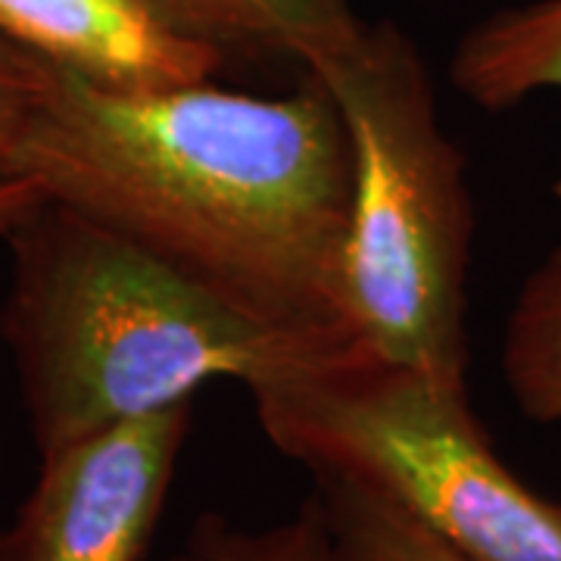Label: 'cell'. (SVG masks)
<instances>
[{"label":"cell","instance_id":"obj_7","mask_svg":"<svg viewBox=\"0 0 561 561\" xmlns=\"http://www.w3.org/2000/svg\"><path fill=\"white\" fill-rule=\"evenodd\" d=\"M179 35L225 60H290L302 72L359 35L353 0H144Z\"/></svg>","mask_w":561,"mask_h":561},{"label":"cell","instance_id":"obj_10","mask_svg":"<svg viewBox=\"0 0 561 561\" xmlns=\"http://www.w3.org/2000/svg\"><path fill=\"white\" fill-rule=\"evenodd\" d=\"M160 561H346L316 496L275 524H238L206 512Z\"/></svg>","mask_w":561,"mask_h":561},{"label":"cell","instance_id":"obj_6","mask_svg":"<svg viewBox=\"0 0 561 561\" xmlns=\"http://www.w3.org/2000/svg\"><path fill=\"white\" fill-rule=\"evenodd\" d=\"M0 35L122 94L213 81L228 62L179 35L144 0H0Z\"/></svg>","mask_w":561,"mask_h":561},{"label":"cell","instance_id":"obj_11","mask_svg":"<svg viewBox=\"0 0 561 561\" xmlns=\"http://www.w3.org/2000/svg\"><path fill=\"white\" fill-rule=\"evenodd\" d=\"M312 496L321 502L346 561H465L397 505L368 490L316 481Z\"/></svg>","mask_w":561,"mask_h":561},{"label":"cell","instance_id":"obj_4","mask_svg":"<svg viewBox=\"0 0 561 561\" xmlns=\"http://www.w3.org/2000/svg\"><path fill=\"white\" fill-rule=\"evenodd\" d=\"M250 397L278 453L397 505L465 561H561V502L500 459L468 387L359 343Z\"/></svg>","mask_w":561,"mask_h":561},{"label":"cell","instance_id":"obj_1","mask_svg":"<svg viewBox=\"0 0 561 561\" xmlns=\"http://www.w3.org/2000/svg\"><path fill=\"white\" fill-rule=\"evenodd\" d=\"M7 175L243 316L353 334L343 316L350 140L309 76L280 98L216 79L122 94L44 60Z\"/></svg>","mask_w":561,"mask_h":561},{"label":"cell","instance_id":"obj_12","mask_svg":"<svg viewBox=\"0 0 561 561\" xmlns=\"http://www.w3.org/2000/svg\"><path fill=\"white\" fill-rule=\"evenodd\" d=\"M44 76V60L0 35V181L10 179V157L28 119Z\"/></svg>","mask_w":561,"mask_h":561},{"label":"cell","instance_id":"obj_13","mask_svg":"<svg viewBox=\"0 0 561 561\" xmlns=\"http://www.w3.org/2000/svg\"><path fill=\"white\" fill-rule=\"evenodd\" d=\"M41 201V191L25 179H3L0 181V234L20 221L35 203Z\"/></svg>","mask_w":561,"mask_h":561},{"label":"cell","instance_id":"obj_5","mask_svg":"<svg viewBox=\"0 0 561 561\" xmlns=\"http://www.w3.org/2000/svg\"><path fill=\"white\" fill-rule=\"evenodd\" d=\"M194 402L122 421L38 456L0 561H140L157 534Z\"/></svg>","mask_w":561,"mask_h":561},{"label":"cell","instance_id":"obj_9","mask_svg":"<svg viewBox=\"0 0 561 561\" xmlns=\"http://www.w3.org/2000/svg\"><path fill=\"white\" fill-rule=\"evenodd\" d=\"M502 375L527 419L561 424V247L542 256L512 302Z\"/></svg>","mask_w":561,"mask_h":561},{"label":"cell","instance_id":"obj_8","mask_svg":"<svg viewBox=\"0 0 561 561\" xmlns=\"http://www.w3.org/2000/svg\"><path fill=\"white\" fill-rule=\"evenodd\" d=\"M449 81L486 113L561 91V0H527L474 22L453 50Z\"/></svg>","mask_w":561,"mask_h":561},{"label":"cell","instance_id":"obj_3","mask_svg":"<svg viewBox=\"0 0 561 561\" xmlns=\"http://www.w3.org/2000/svg\"><path fill=\"white\" fill-rule=\"evenodd\" d=\"M306 76L331 94L350 140V331L381 359L468 387L474 201L465 153L437 116L427 62L400 25L365 22Z\"/></svg>","mask_w":561,"mask_h":561},{"label":"cell","instance_id":"obj_2","mask_svg":"<svg viewBox=\"0 0 561 561\" xmlns=\"http://www.w3.org/2000/svg\"><path fill=\"white\" fill-rule=\"evenodd\" d=\"M10 287L0 341L16 368L38 456L122 421L247 390L359 346L243 316L110 228L41 197L3 234Z\"/></svg>","mask_w":561,"mask_h":561}]
</instances>
